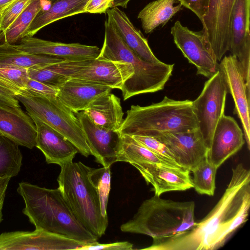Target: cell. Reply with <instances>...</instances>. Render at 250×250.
Listing matches in <instances>:
<instances>
[{
	"label": "cell",
	"instance_id": "obj_37",
	"mask_svg": "<svg viewBox=\"0 0 250 250\" xmlns=\"http://www.w3.org/2000/svg\"><path fill=\"white\" fill-rule=\"evenodd\" d=\"M19 90L0 79V104L11 106L20 107L19 101L15 96Z\"/></svg>",
	"mask_w": 250,
	"mask_h": 250
},
{
	"label": "cell",
	"instance_id": "obj_38",
	"mask_svg": "<svg viewBox=\"0 0 250 250\" xmlns=\"http://www.w3.org/2000/svg\"><path fill=\"white\" fill-rule=\"evenodd\" d=\"M133 244L128 241H122L109 244H100L97 241L89 243L82 247L79 250H132Z\"/></svg>",
	"mask_w": 250,
	"mask_h": 250
},
{
	"label": "cell",
	"instance_id": "obj_29",
	"mask_svg": "<svg viewBox=\"0 0 250 250\" xmlns=\"http://www.w3.org/2000/svg\"><path fill=\"white\" fill-rule=\"evenodd\" d=\"M49 0H32L9 28L4 32H0V43L7 42L14 45L19 42L36 15Z\"/></svg>",
	"mask_w": 250,
	"mask_h": 250
},
{
	"label": "cell",
	"instance_id": "obj_10",
	"mask_svg": "<svg viewBox=\"0 0 250 250\" xmlns=\"http://www.w3.org/2000/svg\"><path fill=\"white\" fill-rule=\"evenodd\" d=\"M171 34L184 56L196 67L197 74L209 79L219 70L216 56L202 31L190 30L177 21Z\"/></svg>",
	"mask_w": 250,
	"mask_h": 250
},
{
	"label": "cell",
	"instance_id": "obj_12",
	"mask_svg": "<svg viewBox=\"0 0 250 250\" xmlns=\"http://www.w3.org/2000/svg\"><path fill=\"white\" fill-rule=\"evenodd\" d=\"M236 0H209L202 21L203 32L218 61L229 51L230 19Z\"/></svg>",
	"mask_w": 250,
	"mask_h": 250
},
{
	"label": "cell",
	"instance_id": "obj_20",
	"mask_svg": "<svg viewBox=\"0 0 250 250\" xmlns=\"http://www.w3.org/2000/svg\"><path fill=\"white\" fill-rule=\"evenodd\" d=\"M0 135L29 149L36 146L35 124L21 107L0 104Z\"/></svg>",
	"mask_w": 250,
	"mask_h": 250
},
{
	"label": "cell",
	"instance_id": "obj_25",
	"mask_svg": "<svg viewBox=\"0 0 250 250\" xmlns=\"http://www.w3.org/2000/svg\"><path fill=\"white\" fill-rule=\"evenodd\" d=\"M88 0H50L47 8H43L36 15L23 34L32 37L42 28L65 17L84 12Z\"/></svg>",
	"mask_w": 250,
	"mask_h": 250
},
{
	"label": "cell",
	"instance_id": "obj_19",
	"mask_svg": "<svg viewBox=\"0 0 250 250\" xmlns=\"http://www.w3.org/2000/svg\"><path fill=\"white\" fill-rule=\"evenodd\" d=\"M29 115L36 127L35 146L43 154L46 162L61 167L72 161L79 152L76 147L58 131L35 116Z\"/></svg>",
	"mask_w": 250,
	"mask_h": 250
},
{
	"label": "cell",
	"instance_id": "obj_9",
	"mask_svg": "<svg viewBox=\"0 0 250 250\" xmlns=\"http://www.w3.org/2000/svg\"><path fill=\"white\" fill-rule=\"evenodd\" d=\"M228 89L219 70L207 81L199 96L192 101L198 129L209 149L216 126L223 114Z\"/></svg>",
	"mask_w": 250,
	"mask_h": 250
},
{
	"label": "cell",
	"instance_id": "obj_45",
	"mask_svg": "<svg viewBox=\"0 0 250 250\" xmlns=\"http://www.w3.org/2000/svg\"><path fill=\"white\" fill-rule=\"evenodd\" d=\"M0 178H1V177H0Z\"/></svg>",
	"mask_w": 250,
	"mask_h": 250
},
{
	"label": "cell",
	"instance_id": "obj_6",
	"mask_svg": "<svg viewBox=\"0 0 250 250\" xmlns=\"http://www.w3.org/2000/svg\"><path fill=\"white\" fill-rule=\"evenodd\" d=\"M195 203L164 199L159 196L144 201L134 216L121 226L125 232L148 235L153 239L170 237L194 224Z\"/></svg>",
	"mask_w": 250,
	"mask_h": 250
},
{
	"label": "cell",
	"instance_id": "obj_35",
	"mask_svg": "<svg viewBox=\"0 0 250 250\" xmlns=\"http://www.w3.org/2000/svg\"><path fill=\"white\" fill-rule=\"evenodd\" d=\"M0 79L18 90L26 88L29 79L28 69L17 67H0Z\"/></svg>",
	"mask_w": 250,
	"mask_h": 250
},
{
	"label": "cell",
	"instance_id": "obj_14",
	"mask_svg": "<svg viewBox=\"0 0 250 250\" xmlns=\"http://www.w3.org/2000/svg\"><path fill=\"white\" fill-rule=\"evenodd\" d=\"M155 138L166 146L178 166L190 172L207 157L208 149L198 128L164 132Z\"/></svg>",
	"mask_w": 250,
	"mask_h": 250
},
{
	"label": "cell",
	"instance_id": "obj_21",
	"mask_svg": "<svg viewBox=\"0 0 250 250\" xmlns=\"http://www.w3.org/2000/svg\"><path fill=\"white\" fill-rule=\"evenodd\" d=\"M147 184L153 187L154 195L193 188L190 171L169 166L147 164L137 168Z\"/></svg>",
	"mask_w": 250,
	"mask_h": 250
},
{
	"label": "cell",
	"instance_id": "obj_16",
	"mask_svg": "<svg viewBox=\"0 0 250 250\" xmlns=\"http://www.w3.org/2000/svg\"><path fill=\"white\" fill-rule=\"evenodd\" d=\"M79 119L91 155L104 167L117 162L121 134L96 125L83 112L75 113Z\"/></svg>",
	"mask_w": 250,
	"mask_h": 250
},
{
	"label": "cell",
	"instance_id": "obj_5",
	"mask_svg": "<svg viewBox=\"0 0 250 250\" xmlns=\"http://www.w3.org/2000/svg\"><path fill=\"white\" fill-rule=\"evenodd\" d=\"M104 27L103 45L97 58L123 61L130 64L134 70L132 76L125 81L121 89L124 100L164 89L172 75L174 64L161 61L151 62L141 59L125 44L107 20Z\"/></svg>",
	"mask_w": 250,
	"mask_h": 250
},
{
	"label": "cell",
	"instance_id": "obj_7",
	"mask_svg": "<svg viewBox=\"0 0 250 250\" xmlns=\"http://www.w3.org/2000/svg\"><path fill=\"white\" fill-rule=\"evenodd\" d=\"M15 96L28 114L35 116L62 134L79 153L86 157L91 155L79 119L57 96H46L25 89L20 90Z\"/></svg>",
	"mask_w": 250,
	"mask_h": 250
},
{
	"label": "cell",
	"instance_id": "obj_28",
	"mask_svg": "<svg viewBox=\"0 0 250 250\" xmlns=\"http://www.w3.org/2000/svg\"><path fill=\"white\" fill-rule=\"evenodd\" d=\"M176 0H155L147 4L139 13L138 18L146 33H151L160 25L165 24L181 9V3L174 6Z\"/></svg>",
	"mask_w": 250,
	"mask_h": 250
},
{
	"label": "cell",
	"instance_id": "obj_13",
	"mask_svg": "<svg viewBox=\"0 0 250 250\" xmlns=\"http://www.w3.org/2000/svg\"><path fill=\"white\" fill-rule=\"evenodd\" d=\"M219 64L228 92L234 103V114L241 121L248 149L250 147V87L245 82L242 68L237 58L231 55L225 56Z\"/></svg>",
	"mask_w": 250,
	"mask_h": 250
},
{
	"label": "cell",
	"instance_id": "obj_3",
	"mask_svg": "<svg viewBox=\"0 0 250 250\" xmlns=\"http://www.w3.org/2000/svg\"><path fill=\"white\" fill-rule=\"evenodd\" d=\"M198 128L192 101L165 96L161 101L149 105H132L118 131L121 135L155 137L164 132Z\"/></svg>",
	"mask_w": 250,
	"mask_h": 250
},
{
	"label": "cell",
	"instance_id": "obj_22",
	"mask_svg": "<svg viewBox=\"0 0 250 250\" xmlns=\"http://www.w3.org/2000/svg\"><path fill=\"white\" fill-rule=\"evenodd\" d=\"M112 89L108 86L69 79L58 88L57 97L77 113L85 110L95 99Z\"/></svg>",
	"mask_w": 250,
	"mask_h": 250
},
{
	"label": "cell",
	"instance_id": "obj_27",
	"mask_svg": "<svg viewBox=\"0 0 250 250\" xmlns=\"http://www.w3.org/2000/svg\"><path fill=\"white\" fill-rule=\"evenodd\" d=\"M117 162L129 163L136 169L147 164L178 167L152 152L132 136L126 134L121 135Z\"/></svg>",
	"mask_w": 250,
	"mask_h": 250
},
{
	"label": "cell",
	"instance_id": "obj_32",
	"mask_svg": "<svg viewBox=\"0 0 250 250\" xmlns=\"http://www.w3.org/2000/svg\"><path fill=\"white\" fill-rule=\"evenodd\" d=\"M91 176L98 191L103 214L107 216L106 209L111 185L110 167L91 168Z\"/></svg>",
	"mask_w": 250,
	"mask_h": 250
},
{
	"label": "cell",
	"instance_id": "obj_8",
	"mask_svg": "<svg viewBox=\"0 0 250 250\" xmlns=\"http://www.w3.org/2000/svg\"><path fill=\"white\" fill-rule=\"evenodd\" d=\"M68 79H75L121 89L134 74L132 66L126 62L103 59L63 61L45 66Z\"/></svg>",
	"mask_w": 250,
	"mask_h": 250
},
{
	"label": "cell",
	"instance_id": "obj_17",
	"mask_svg": "<svg viewBox=\"0 0 250 250\" xmlns=\"http://www.w3.org/2000/svg\"><path fill=\"white\" fill-rule=\"evenodd\" d=\"M15 45L17 48L30 54L47 56L64 61H78L96 59L100 52L96 46L79 43L54 42L32 37H24Z\"/></svg>",
	"mask_w": 250,
	"mask_h": 250
},
{
	"label": "cell",
	"instance_id": "obj_33",
	"mask_svg": "<svg viewBox=\"0 0 250 250\" xmlns=\"http://www.w3.org/2000/svg\"><path fill=\"white\" fill-rule=\"evenodd\" d=\"M28 74L29 78L58 89L69 79L66 76L46 67L29 68Z\"/></svg>",
	"mask_w": 250,
	"mask_h": 250
},
{
	"label": "cell",
	"instance_id": "obj_26",
	"mask_svg": "<svg viewBox=\"0 0 250 250\" xmlns=\"http://www.w3.org/2000/svg\"><path fill=\"white\" fill-rule=\"evenodd\" d=\"M63 61L62 59L30 54L7 42L0 43V67L29 69L45 67Z\"/></svg>",
	"mask_w": 250,
	"mask_h": 250
},
{
	"label": "cell",
	"instance_id": "obj_4",
	"mask_svg": "<svg viewBox=\"0 0 250 250\" xmlns=\"http://www.w3.org/2000/svg\"><path fill=\"white\" fill-rule=\"evenodd\" d=\"M58 188L80 223L100 238L108 226L103 214L99 194L91 176V168L81 162H68L61 166Z\"/></svg>",
	"mask_w": 250,
	"mask_h": 250
},
{
	"label": "cell",
	"instance_id": "obj_40",
	"mask_svg": "<svg viewBox=\"0 0 250 250\" xmlns=\"http://www.w3.org/2000/svg\"><path fill=\"white\" fill-rule=\"evenodd\" d=\"M25 89L46 96H57L58 89L29 78Z\"/></svg>",
	"mask_w": 250,
	"mask_h": 250
},
{
	"label": "cell",
	"instance_id": "obj_43",
	"mask_svg": "<svg viewBox=\"0 0 250 250\" xmlns=\"http://www.w3.org/2000/svg\"><path fill=\"white\" fill-rule=\"evenodd\" d=\"M15 0H0V15Z\"/></svg>",
	"mask_w": 250,
	"mask_h": 250
},
{
	"label": "cell",
	"instance_id": "obj_42",
	"mask_svg": "<svg viewBox=\"0 0 250 250\" xmlns=\"http://www.w3.org/2000/svg\"><path fill=\"white\" fill-rule=\"evenodd\" d=\"M11 178V177L9 176L3 177L0 178V224L3 220L2 209L6 190Z\"/></svg>",
	"mask_w": 250,
	"mask_h": 250
},
{
	"label": "cell",
	"instance_id": "obj_31",
	"mask_svg": "<svg viewBox=\"0 0 250 250\" xmlns=\"http://www.w3.org/2000/svg\"><path fill=\"white\" fill-rule=\"evenodd\" d=\"M217 169L207 157L191 171L193 175L192 180L193 188L197 193L213 195Z\"/></svg>",
	"mask_w": 250,
	"mask_h": 250
},
{
	"label": "cell",
	"instance_id": "obj_18",
	"mask_svg": "<svg viewBox=\"0 0 250 250\" xmlns=\"http://www.w3.org/2000/svg\"><path fill=\"white\" fill-rule=\"evenodd\" d=\"M244 133L232 117L223 114L218 121L207 154L208 161L217 169L237 152L245 141Z\"/></svg>",
	"mask_w": 250,
	"mask_h": 250
},
{
	"label": "cell",
	"instance_id": "obj_11",
	"mask_svg": "<svg viewBox=\"0 0 250 250\" xmlns=\"http://www.w3.org/2000/svg\"><path fill=\"white\" fill-rule=\"evenodd\" d=\"M87 243L42 229L0 234V250H80Z\"/></svg>",
	"mask_w": 250,
	"mask_h": 250
},
{
	"label": "cell",
	"instance_id": "obj_30",
	"mask_svg": "<svg viewBox=\"0 0 250 250\" xmlns=\"http://www.w3.org/2000/svg\"><path fill=\"white\" fill-rule=\"evenodd\" d=\"M19 145L0 135V177L11 178L19 173L22 165V155Z\"/></svg>",
	"mask_w": 250,
	"mask_h": 250
},
{
	"label": "cell",
	"instance_id": "obj_44",
	"mask_svg": "<svg viewBox=\"0 0 250 250\" xmlns=\"http://www.w3.org/2000/svg\"><path fill=\"white\" fill-rule=\"evenodd\" d=\"M130 0H114L112 7H117L121 6L123 8H126L128 2Z\"/></svg>",
	"mask_w": 250,
	"mask_h": 250
},
{
	"label": "cell",
	"instance_id": "obj_39",
	"mask_svg": "<svg viewBox=\"0 0 250 250\" xmlns=\"http://www.w3.org/2000/svg\"><path fill=\"white\" fill-rule=\"evenodd\" d=\"M180 3L190 9L202 22L204 17L207 14L209 0H178Z\"/></svg>",
	"mask_w": 250,
	"mask_h": 250
},
{
	"label": "cell",
	"instance_id": "obj_2",
	"mask_svg": "<svg viewBox=\"0 0 250 250\" xmlns=\"http://www.w3.org/2000/svg\"><path fill=\"white\" fill-rule=\"evenodd\" d=\"M17 192L23 199V213L35 227L87 244L98 238L78 220L59 188L49 189L28 182L19 183Z\"/></svg>",
	"mask_w": 250,
	"mask_h": 250
},
{
	"label": "cell",
	"instance_id": "obj_41",
	"mask_svg": "<svg viewBox=\"0 0 250 250\" xmlns=\"http://www.w3.org/2000/svg\"><path fill=\"white\" fill-rule=\"evenodd\" d=\"M114 0H88L84 8V13H104L113 7Z\"/></svg>",
	"mask_w": 250,
	"mask_h": 250
},
{
	"label": "cell",
	"instance_id": "obj_24",
	"mask_svg": "<svg viewBox=\"0 0 250 250\" xmlns=\"http://www.w3.org/2000/svg\"><path fill=\"white\" fill-rule=\"evenodd\" d=\"M83 111L96 125L112 131H118L124 120L120 99L110 92L95 99Z\"/></svg>",
	"mask_w": 250,
	"mask_h": 250
},
{
	"label": "cell",
	"instance_id": "obj_15",
	"mask_svg": "<svg viewBox=\"0 0 250 250\" xmlns=\"http://www.w3.org/2000/svg\"><path fill=\"white\" fill-rule=\"evenodd\" d=\"M250 0H236L230 24L229 49L242 68L245 82L250 87Z\"/></svg>",
	"mask_w": 250,
	"mask_h": 250
},
{
	"label": "cell",
	"instance_id": "obj_36",
	"mask_svg": "<svg viewBox=\"0 0 250 250\" xmlns=\"http://www.w3.org/2000/svg\"><path fill=\"white\" fill-rule=\"evenodd\" d=\"M32 0H16L0 15V32L7 30Z\"/></svg>",
	"mask_w": 250,
	"mask_h": 250
},
{
	"label": "cell",
	"instance_id": "obj_1",
	"mask_svg": "<svg viewBox=\"0 0 250 250\" xmlns=\"http://www.w3.org/2000/svg\"><path fill=\"white\" fill-rule=\"evenodd\" d=\"M250 171L242 164L232 168L230 181L215 206L203 219L176 235L153 239L146 250H216L248 220Z\"/></svg>",
	"mask_w": 250,
	"mask_h": 250
},
{
	"label": "cell",
	"instance_id": "obj_23",
	"mask_svg": "<svg viewBox=\"0 0 250 250\" xmlns=\"http://www.w3.org/2000/svg\"><path fill=\"white\" fill-rule=\"evenodd\" d=\"M106 13L107 20L125 44L140 58L151 62H161L153 54L147 40L123 11L116 7L108 9Z\"/></svg>",
	"mask_w": 250,
	"mask_h": 250
},
{
	"label": "cell",
	"instance_id": "obj_34",
	"mask_svg": "<svg viewBox=\"0 0 250 250\" xmlns=\"http://www.w3.org/2000/svg\"><path fill=\"white\" fill-rule=\"evenodd\" d=\"M131 136L136 141L161 158L177 167L182 168L175 162L173 155L166 146L157 138L151 136L142 135H133Z\"/></svg>",
	"mask_w": 250,
	"mask_h": 250
}]
</instances>
